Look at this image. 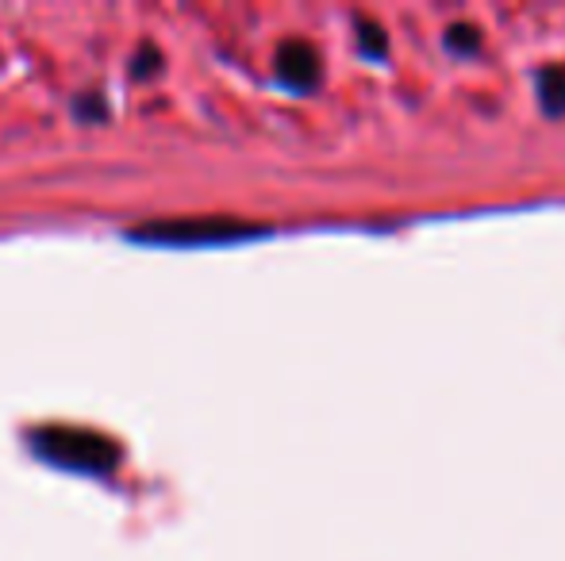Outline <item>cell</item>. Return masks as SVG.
<instances>
[{"instance_id": "6", "label": "cell", "mask_w": 565, "mask_h": 561, "mask_svg": "<svg viewBox=\"0 0 565 561\" xmlns=\"http://www.w3.org/2000/svg\"><path fill=\"white\" fill-rule=\"evenodd\" d=\"M447 43L461 46V51H473V46L481 43V35H477L473 28H466V23H461V28H454L450 35H447Z\"/></svg>"}, {"instance_id": "3", "label": "cell", "mask_w": 565, "mask_h": 561, "mask_svg": "<svg viewBox=\"0 0 565 561\" xmlns=\"http://www.w3.org/2000/svg\"><path fill=\"white\" fill-rule=\"evenodd\" d=\"M277 77L297 93L312 89V85L320 82V54H316V46L300 43V39L285 43L281 51H277Z\"/></svg>"}, {"instance_id": "4", "label": "cell", "mask_w": 565, "mask_h": 561, "mask_svg": "<svg viewBox=\"0 0 565 561\" xmlns=\"http://www.w3.org/2000/svg\"><path fill=\"white\" fill-rule=\"evenodd\" d=\"M539 97L551 112H565V66H551L539 74Z\"/></svg>"}, {"instance_id": "5", "label": "cell", "mask_w": 565, "mask_h": 561, "mask_svg": "<svg viewBox=\"0 0 565 561\" xmlns=\"http://www.w3.org/2000/svg\"><path fill=\"white\" fill-rule=\"evenodd\" d=\"M158 66H162V54L150 51V46H142V51L135 54V66H131V69H135V74H139V77H150Z\"/></svg>"}, {"instance_id": "7", "label": "cell", "mask_w": 565, "mask_h": 561, "mask_svg": "<svg viewBox=\"0 0 565 561\" xmlns=\"http://www.w3.org/2000/svg\"><path fill=\"white\" fill-rule=\"evenodd\" d=\"M362 39H365V46H370L373 54L385 51V39L377 35V23H362Z\"/></svg>"}, {"instance_id": "2", "label": "cell", "mask_w": 565, "mask_h": 561, "mask_svg": "<svg viewBox=\"0 0 565 561\" xmlns=\"http://www.w3.org/2000/svg\"><path fill=\"white\" fill-rule=\"evenodd\" d=\"M246 235H262V227L238 224V219H158V224H142L131 231V239L154 242V247H216V242L246 239Z\"/></svg>"}, {"instance_id": "1", "label": "cell", "mask_w": 565, "mask_h": 561, "mask_svg": "<svg viewBox=\"0 0 565 561\" xmlns=\"http://www.w3.org/2000/svg\"><path fill=\"white\" fill-rule=\"evenodd\" d=\"M31 450L43 457L46 465H58L70 473H89V477H105L119 465V442L108 439L89 427H39L31 434Z\"/></svg>"}]
</instances>
